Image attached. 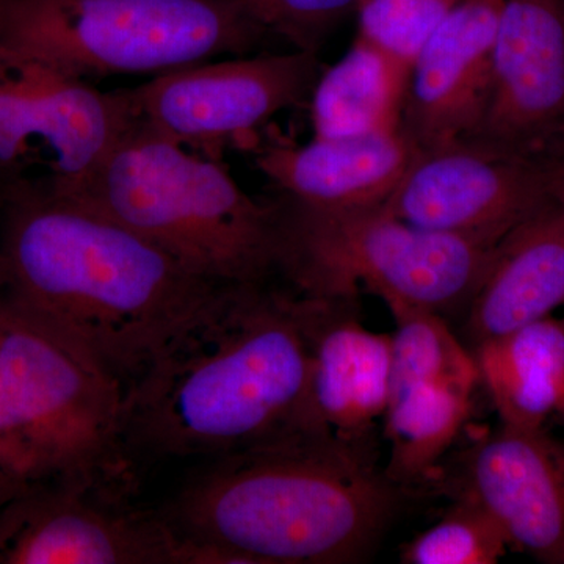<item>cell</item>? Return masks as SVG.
Returning a JSON list of instances; mask_svg holds the SVG:
<instances>
[{"label": "cell", "mask_w": 564, "mask_h": 564, "mask_svg": "<svg viewBox=\"0 0 564 564\" xmlns=\"http://www.w3.org/2000/svg\"><path fill=\"white\" fill-rule=\"evenodd\" d=\"M325 302L281 278L218 288L126 388L129 467L333 434L315 421L310 391Z\"/></svg>", "instance_id": "cell-1"}, {"label": "cell", "mask_w": 564, "mask_h": 564, "mask_svg": "<svg viewBox=\"0 0 564 564\" xmlns=\"http://www.w3.org/2000/svg\"><path fill=\"white\" fill-rule=\"evenodd\" d=\"M2 296L95 352L126 388L220 284L51 187L0 196Z\"/></svg>", "instance_id": "cell-2"}, {"label": "cell", "mask_w": 564, "mask_h": 564, "mask_svg": "<svg viewBox=\"0 0 564 564\" xmlns=\"http://www.w3.org/2000/svg\"><path fill=\"white\" fill-rule=\"evenodd\" d=\"M375 437L296 434L204 462L162 510L199 564H356L402 503Z\"/></svg>", "instance_id": "cell-3"}, {"label": "cell", "mask_w": 564, "mask_h": 564, "mask_svg": "<svg viewBox=\"0 0 564 564\" xmlns=\"http://www.w3.org/2000/svg\"><path fill=\"white\" fill-rule=\"evenodd\" d=\"M62 193L214 284L280 278L276 202L248 195L225 161L187 150L135 121L84 181Z\"/></svg>", "instance_id": "cell-4"}, {"label": "cell", "mask_w": 564, "mask_h": 564, "mask_svg": "<svg viewBox=\"0 0 564 564\" xmlns=\"http://www.w3.org/2000/svg\"><path fill=\"white\" fill-rule=\"evenodd\" d=\"M126 384L79 340L0 295V473L124 485Z\"/></svg>", "instance_id": "cell-5"}, {"label": "cell", "mask_w": 564, "mask_h": 564, "mask_svg": "<svg viewBox=\"0 0 564 564\" xmlns=\"http://www.w3.org/2000/svg\"><path fill=\"white\" fill-rule=\"evenodd\" d=\"M247 0H0V44L88 82L262 52Z\"/></svg>", "instance_id": "cell-6"}, {"label": "cell", "mask_w": 564, "mask_h": 564, "mask_svg": "<svg viewBox=\"0 0 564 564\" xmlns=\"http://www.w3.org/2000/svg\"><path fill=\"white\" fill-rule=\"evenodd\" d=\"M280 278L323 299L359 296V284L440 315L467 311L497 245L417 228L383 207L317 210L274 195Z\"/></svg>", "instance_id": "cell-7"}, {"label": "cell", "mask_w": 564, "mask_h": 564, "mask_svg": "<svg viewBox=\"0 0 564 564\" xmlns=\"http://www.w3.org/2000/svg\"><path fill=\"white\" fill-rule=\"evenodd\" d=\"M132 124L126 90H99L0 44V196L32 185L70 191Z\"/></svg>", "instance_id": "cell-8"}, {"label": "cell", "mask_w": 564, "mask_h": 564, "mask_svg": "<svg viewBox=\"0 0 564 564\" xmlns=\"http://www.w3.org/2000/svg\"><path fill=\"white\" fill-rule=\"evenodd\" d=\"M313 52H258L193 63L126 88L137 124L223 161L250 151L282 111L310 102L321 76Z\"/></svg>", "instance_id": "cell-9"}, {"label": "cell", "mask_w": 564, "mask_h": 564, "mask_svg": "<svg viewBox=\"0 0 564 564\" xmlns=\"http://www.w3.org/2000/svg\"><path fill=\"white\" fill-rule=\"evenodd\" d=\"M109 484L25 486L0 507V564H196L162 511Z\"/></svg>", "instance_id": "cell-10"}, {"label": "cell", "mask_w": 564, "mask_h": 564, "mask_svg": "<svg viewBox=\"0 0 564 564\" xmlns=\"http://www.w3.org/2000/svg\"><path fill=\"white\" fill-rule=\"evenodd\" d=\"M549 204L540 159L473 137L419 150L381 207L417 228L499 245Z\"/></svg>", "instance_id": "cell-11"}, {"label": "cell", "mask_w": 564, "mask_h": 564, "mask_svg": "<svg viewBox=\"0 0 564 564\" xmlns=\"http://www.w3.org/2000/svg\"><path fill=\"white\" fill-rule=\"evenodd\" d=\"M475 139L529 158L564 140V0H503Z\"/></svg>", "instance_id": "cell-12"}, {"label": "cell", "mask_w": 564, "mask_h": 564, "mask_svg": "<svg viewBox=\"0 0 564 564\" xmlns=\"http://www.w3.org/2000/svg\"><path fill=\"white\" fill-rule=\"evenodd\" d=\"M458 497L492 516L513 547L564 564V448L543 429L502 423L459 464Z\"/></svg>", "instance_id": "cell-13"}, {"label": "cell", "mask_w": 564, "mask_h": 564, "mask_svg": "<svg viewBox=\"0 0 564 564\" xmlns=\"http://www.w3.org/2000/svg\"><path fill=\"white\" fill-rule=\"evenodd\" d=\"M503 0H459L413 63L402 115L417 150L473 139L492 90L494 43Z\"/></svg>", "instance_id": "cell-14"}, {"label": "cell", "mask_w": 564, "mask_h": 564, "mask_svg": "<svg viewBox=\"0 0 564 564\" xmlns=\"http://www.w3.org/2000/svg\"><path fill=\"white\" fill-rule=\"evenodd\" d=\"M417 151L403 129L300 143L272 126L250 150L276 195L317 210L383 206Z\"/></svg>", "instance_id": "cell-15"}, {"label": "cell", "mask_w": 564, "mask_h": 564, "mask_svg": "<svg viewBox=\"0 0 564 564\" xmlns=\"http://www.w3.org/2000/svg\"><path fill=\"white\" fill-rule=\"evenodd\" d=\"M392 336L359 321V296L326 299L314 334L311 406L315 421L343 440L375 437L391 402Z\"/></svg>", "instance_id": "cell-16"}, {"label": "cell", "mask_w": 564, "mask_h": 564, "mask_svg": "<svg viewBox=\"0 0 564 564\" xmlns=\"http://www.w3.org/2000/svg\"><path fill=\"white\" fill-rule=\"evenodd\" d=\"M564 306V217L554 204L497 245L466 311L473 348L513 333Z\"/></svg>", "instance_id": "cell-17"}, {"label": "cell", "mask_w": 564, "mask_h": 564, "mask_svg": "<svg viewBox=\"0 0 564 564\" xmlns=\"http://www.w3.org/2000/svg\"><path fill=\"white\" fill-rule=\"evenodd\" d=\"M502 423L543 429L564 399V318L545 317L474 348Z\"/></svg>", "instance_id": "cell-18"}, {"label": "cell", "mask_w": 564, "mask_h": 564, "mask_svg": "<svg viewBox=\"0 0 564 564\" xmlns=\"http://www.w3.org/2000/svg\"><path fill=\"white\" fill-rule=\"evenodd\" d=\"M411 68L356 35L339 62L322 69L311 93L313 137L369 135L402 129Z\"/></svg>", "instance_id": "cell-19"}, {"label": "cell", "mask_w": 564, "mask_h": 564, "mask_svg": "<svg viewBox=\"0 0 564 564\" xmlns=\"http://www.w3.org/2000/svg\"><path fill=\"white\" fill-rule=\"evenodd\" d=\"M470 410L473 392L455 386L419 384L393 393L384 414L389 480L404 489L432 477Z\"/></svg>", "instance_id": "cell-20"}, {"label": "cell", "mask_w": 564, "mask_h": 564, "mask_svg": "<svg viewBox=\"0 0 564 564\" xmlns=\"http://www.w3.org/2000/svg\"><path fill=\"white\" fill-rule=\"evenodd\" d=\"M395 321L392 336L391 397L419 384H448L474 392L477 361L448 328L443 315L386 300Z\"/></svg>", "instance_id": "cell-21"}, {"label": "cell", "mask_w": 564, "mask_h": 564, "mask_svg": "<svg viewBox=\"0 0 564 564\" xmlns=\"http://www.w3.org/2000/svg\"><path fill=\"white\" fill-rule=\"evenodd\" d=\"M511 547L502 527L473 500L456 497L441 521L404 545V564H494Z\"/></svg>", "instance_id": "cell-22"}, {"label": "cell", "mask_w": 564, "mask_h": 564, "mask_svg": "<svg viewBox=\"0 0 564 564\" xmlns=\"http://www.w3.org/2000/svg\"><path fill=\"white\" fill-rule=\"evenodd\" d=\"M459 0H358V35L413 68L423 44Z\"/></svg>", "instance_id": "cell-23"}, {"label": "cell", "mask_w": 564, "mask_h": 564, "mask_svg": "<svg viewBox=\"0 0 564 564\" xmlns=\"http://www.w3.org/2000/svg\"><path fill=\"white\" fill-rule=\"evenodd\" d=\"M358 0H247L272 36L292 50L321 52L334 29L356 9Z\"/></svg>", "instance_id": "cell-24"}, {"label": "cell", "mask_w": 564, "mask_h": 564, "mask_svg": "<svg viewBox=\"0 0 564 564\" xmlns=\"http://www.w3.org/2000/svg\"><path fill=\"white\" fill-rule=\"evenodd\" d=\"M538 159L543 166L549 198L564 217V140Z\"/></svg>", "instance_id": "cell-25"}, {"label": "cell", "mask_w": 564, "mask_h": 564, "mask_svg": "<svg viewBox=\"0 0 564 564\" xmlns=\"http://www.w3.org/2000/svg\"><path fill=\"white\" fill-rule=\"evenodd\" d=\"M20 489H22L20 486L14 485L6 475L0 473V507H2L11 496L20 491Z\"/></svg>", "instance_id": "cell-26"}, {"label": "cell", "mask_w": 564, "mask_h": 564, "mask_svg": "<svg viewBox=\"0 0 564 564\" xmlns=\"http://www.w3.org/2000/svg\"><path fill=\"white\" fill-rule=\"evenodd\" d=\"M0 295H2V270H0Z\"/></svg>", "instance_id": "cell-27"}, {"label": "cell", "mask_w": 564, "mask_h": 564, "mask_svg": "<svg viewBox=\"0 0 564 564\" xmlns=\"http://www.w3.org/2000/svg\"><path fill=\"white\" fill-rule=\"evenodd\" d=\"M558 411H560V413H563V415H564V399H563V402H562V406H560Z\"/></svg>", "instance_id": "cell-28"}]
</instances>
